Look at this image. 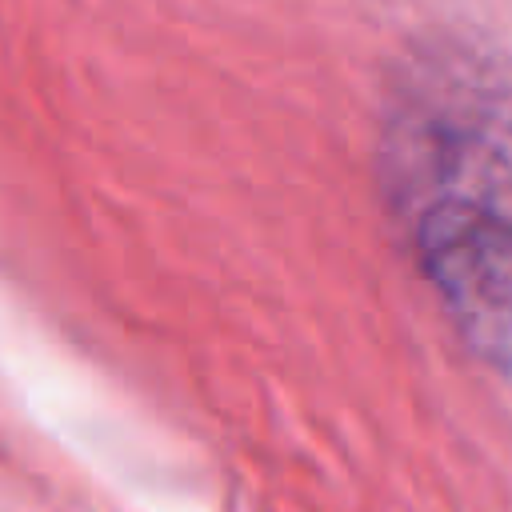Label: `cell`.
<instances>
[{"label": "cell", "mask_w": 512, "mask_h": 512, "mask_svg": "<svg viewBox=\"0 0 512 512\" xmlns=\"http://www.w3.org/2000/svg\"><path fill=\"white\" fill-rule=\"evenodd\" d=\"M380 180L424 280L464 336L512 340V80L444 40L400 68L380 124Z\"/></svg>", "instance_id": "6da1fadb"}]
</instances>
